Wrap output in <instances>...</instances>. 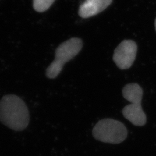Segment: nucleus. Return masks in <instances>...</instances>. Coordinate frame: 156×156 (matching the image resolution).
I'll use <instances>...</instances> for the list:
<instances>
[{
  "instance_id": "20e7f679",
  "label": "nucleus",
  "mask_w": 156,
  "mask_h": 156,
  "mask_svg": "<svg viewBox=\"0 0 156 156\" xmlns=\"http://www.w3.org/2000/svg\"><path fill=\"white\" fill-rule=\"evenodd\" d=\"M137 53V45L133 40H124L114 51L113 61L120 69H127L133 64Z\"/></svg>"
},
{
  "instance_id": "0eeeda50",
  "label": "nucleus",
  "mask_w": 156,
  "mask_h": 156,
  "mask_svg": "<svg viewBox=\"0 0 156 156\" xmlns=\"http://www.w3.org/2000/svg\"><path fill=\"white\" fill-rule=\"evenodd\" d=\"M55 0H33V8L38 12L47 11L53 4Z\"/></svg>"
},
{
  "instance_id": "423d86ee",
  "label": "nucleus",
  "mask_w": 156,
  "mask_h": 156,
  "mask_svg": "<svg viewBox=\"0 0 156 156\" xmlns=\"http://www.w3.org/2000/svg\"><path fill=\"white\" fill-rule=\"evenodd\" d=\"M113 0H85L80 6L78 14L82 18L94 16L104 11Z\"/></svg>"
},
{
  "instance_id": "7ed1b4c3",
  "label": "nucleus",
  "mask_w": 156,
  "mask_h": 156,
  "mask_svg": "<svg viewBox=\"0 0 156 156\" xmlns=\"http://www.w3.org/2000/svg\"><path fill=\"white\" fill-rule=\"evenodd\" d=\"M93 135L95 140L101 142L117 144L126 140L127 130L122 122L112 119H105L95 124Z\"/></svg>"
},
{
  "instance_id": "6e6552de",
  "label": "nucleus",
  "mask_w": 156,
  "mask_h": 156,
  "mask_svg": "<svg viewBox=\"0 0 156 156\" xmlns=\"http://www.w3.org/2000/svg\"><path fill=\"white\" fill-rule=\"evenodd\" d=\"M154 26H155V28H156V20H155V22H154Z\"/></svg>"
},
{
  "instance_id": "f257e3e1",
  "label": "nucleus",
  "mask_w": 156,
  "mask_h": 156,
  "mask_svg": "<svg viewBox=\"0 0 156 156\" xmlns=\"http://www.w3.org/2000/svg\"><path fill=\"white\" fill-rule=\"evenodd\" d=\"M0 120L12 129L22 131L29 123L28 108L16 95H5L0 101Z\"/></svg>"
},
{
  "instance_id": "39448f33",
  "label": "nucleus",
  "mask_w": 156,
  "mask_h": 156,
  "mask_svg": "<svg viewBox=\"0 0 156 156\" xmlns=\"http://www.w3.org/2000/svg\"><path fill=\"white\" fill-rule=\"evenodd\" d=\"M142 100L133 101L123 108L124 117L136 126H143L146 122V116L141 106Z\"/></svg>"
},
{
  "instance_id": "f03ea898",
  "label": "nucleus",
  "mask_w": 156,
  "mask_h": 156,
  "mask_svg": "<svg viewBox=\"0 0 156 156\" xmlns=\"http://www.w3.org/2000/svg\"><path fill=\"white\" fill-rule=\"evenodd\" d=\"M83 46L82 41L73 38L62 43L57 48L55 60L46 69V76L49 79L56 78L61 73L64 64L76 56Z\"/></svg>"
}]
</instances>
